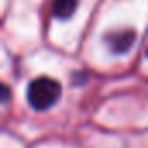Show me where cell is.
Listing matches in <instances>:
<instances>
[{"label":"cell","instance_id":"6da1fadb","mask_svg":"<svg viewBox=\"0 0 148 148\" xmlns=\"http://www.w3.org/2000/svg\"><path fill=\"white\" fill-rule=\"evenodd\" d=\"M59 96H61V86L51 77H37L35 80L30 82L26 91L28 103L37 112L49 110L52 105L58 103Z\"/></svg>","mask_w":148,"mask_h":148},{"label":"cell","instance_id":"3957f363","mask_svg":"<svg viewBox=\"0 0 148 148\" xmlns=\"http://www.w3.org/2000/svg\"><path fill=\"white\" fill-rule=\"evenodd\" d=\"M79 0H54L52 2V14L58 19H68L75 14Z\"/></svg>","mask_w":148,"mask_h":148},{"label":"cell","instance_id":"277c9868","mask_svg":"<svg viewBox=\"0 0 148 148\" xmlns=\"http://www.w3.org/2000/svg\"><path fill=\"white\" fill-rule=\"evenodd\" d=\"M2 96H4V101H5V99H7V98H9V89H7V87H5V86H4V87H2Z\"/></svg>","mask_w":148,"mask_h":148},{"label":"cell","instance_id":"7a4b0ae2","mask_svg":"<svg viewBox=\"0 0 148 148\" xmlns=\"http://www.w3.org/2000/svg\"><path fill=\"white\" fill-rule=\"evenodd\" d=\"M105 40L108 44V49L113 54H124L132 47V44L136 40V33L132 30H119V32L108 33Z\"/></svg>","mask_w":148,"mask_h":148}]
</instances>
